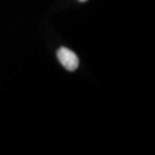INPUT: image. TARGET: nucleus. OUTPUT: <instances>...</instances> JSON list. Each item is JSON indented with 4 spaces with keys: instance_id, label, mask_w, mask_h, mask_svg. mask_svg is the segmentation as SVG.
<instances>
[{
    "instance_id": "1",
    "label": "nucleus",
    "mask_w": 155,
    "mask_h": 155,
    "mask_svg": "<svg viewBox=\"0 0 155 155\" xmlns=\"http://www.w3.org/2000/svg\"><path fill=\"white\" fill-rule=\"evenodd\" d=\"M56 55H58L60 63L68 71H75L78 68V64H79L78 56L71 50L66 48V47H61L60 50H58Z\"/></svg>"
},
{
    "instance_id": "2",
    "label": "nucleus",
    "mask_w": 155,
    "mask_h": 155,
    "mask_svg": "<svg viewBox=\"0 0 155 155\" xmlns=\"http://www.w3.org/2000/svg\"><path fill=\"white\" fill-rule=\"evenodd\" d=\"M79 1H81V2H84V1H87V0H79Z\"/></svg>"
}]
</instances>
